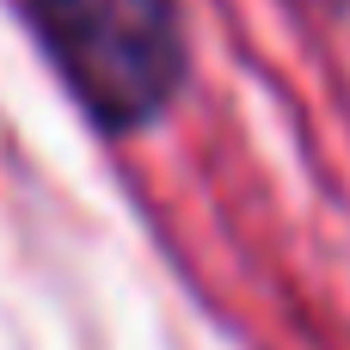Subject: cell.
<instances>
[{
    "instance_id": "1",
    "label": "cell",
    "mask_w": 350,
    "mask_h": 350,
    "mask_svg": "<svg viewBox=\"0 0 350 350\" xmlns=\"http://www.w3.org/2000/svg\"><path fill=\"white\" fill-rule=\"evenodd\" d=\"M31 25L62 86L111 135L154 123L185 92L178 0H31Z\"/></svg>"
}]
</instances>
